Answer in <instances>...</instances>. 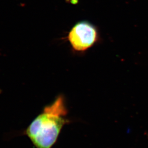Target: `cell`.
Wrapping results in <instances>:
<instances>
[{
    "label": "cell",
    "mask_w": 148,
    "mask_h": 148,
    "mask_svg": "<svg viewBox=\"0 0 148 148\" xmlns=\"http://www.w3.org/2000/svg\"><path fill=\"white\" fill-rule=\"evenodd\" d=\"M67 114L65 99L62 95L44 108L26 130V134L36 148L53 147L63 127L69 122Z\"/></svg>",
    "instance_id": "obj_1"
},
{
    "label": "cell",
    "mask_w": 148,
    "mask_h": 148,
    "mask_svg": "<svg viewBox=\"0 0 148 148\" xmlns=\"http://www.w3.org/2000/svg\"><path fill=\"white\" fill-rule=\"evenodd\" d=\"M97 27L88 21L74 25L69 31L67 40L74 51L82 53L93 47L99 40Z\"/></svg>",
    "instance_id": "obj_2"
}]
</instances>
